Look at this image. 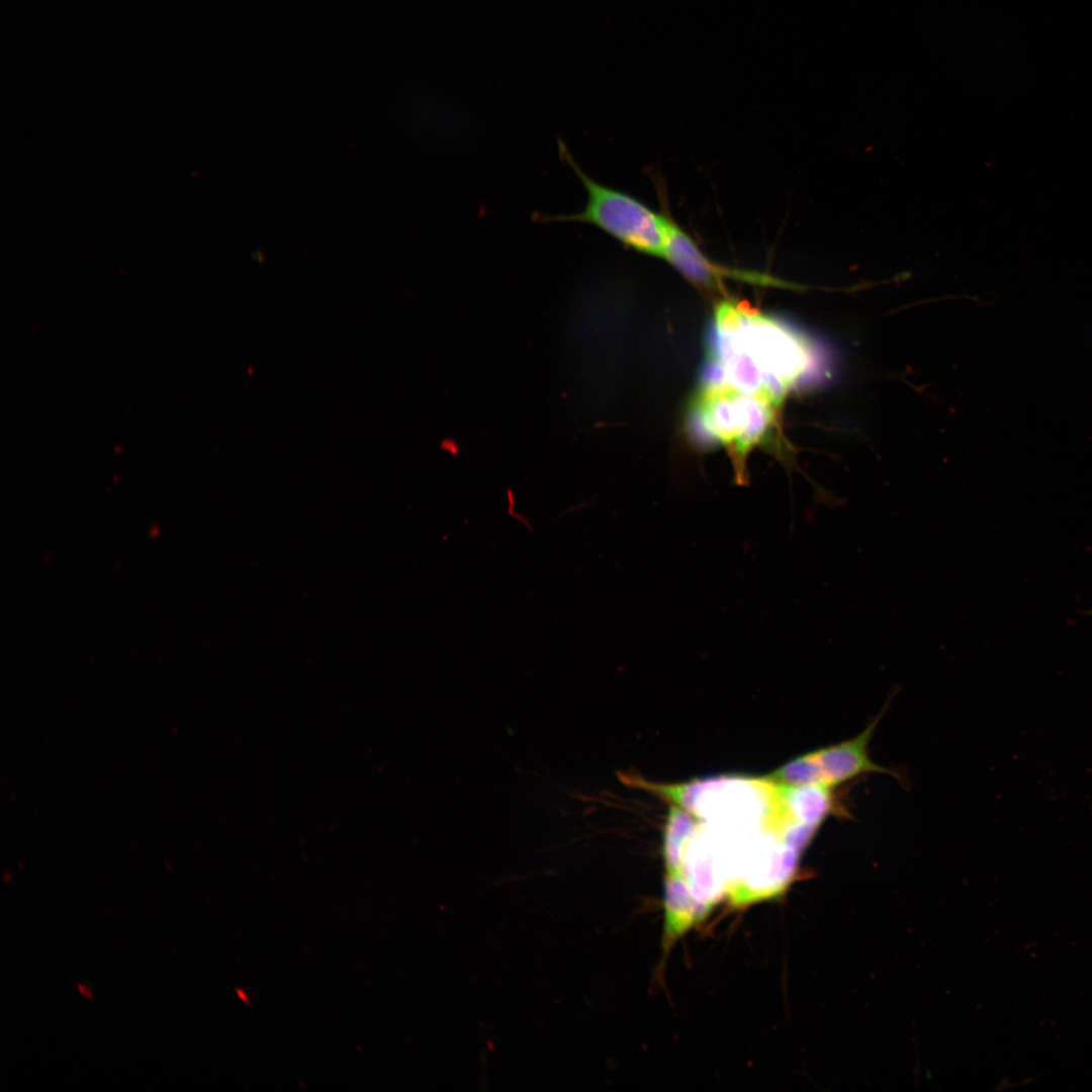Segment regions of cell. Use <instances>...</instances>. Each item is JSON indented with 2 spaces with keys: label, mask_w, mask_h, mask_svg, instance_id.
<instances>
[{
  "label": "cell",
  "mask_w": 1092,
  "mask_h": 1092,
  "mask_svg": "<svg viewBox=\"0 0 1092 1092\" xmlns=\"http://www.w3.org/2000/svg\"><path fill=\"white\" fill-rule=\"evenodd\" d=\"M558 153L575 173L586 192L584 207L574 213L541 217L548 222L587 223L634 251L663 258L666 215L657 213L633 196L604 185L576 163L565 143L558 139Z\"/></svg>",
  "instance_id": "277c9868"
},
{
  "label": "cell",
  "mask_w": 1092,
  "mask_h": 1092,
  "mask_svg": "<svg viewBox=\"0 0 1092 1092\" xmlns=\"http://www.w3.org/2000/svg\"><path fill=\"white\" fill-rule=\"evenodd\" d=\"M768 779L779 785L788 787L826 785L814 752L788 762L772 772Z\"/></svg>",
  "instance_id": "30bf717a"
},
{
  "label": "cell",
  "mask_w": 1092,
  "mask_h": 1092,
  "mask_svg": "<svg viewBox=\"0 0 1092 1092\" xmlns=\"http://www.w3.org/2000/svg\"><path fill=\"white\" fill-rule=\"evenodd\" d=\"M629 783L671 801L725 835L777 828L783 820L779 786L768 778L717 777L663 785L629 777Z\"/></svg>",
  "instance_id": "7a4b0ae2"
},
{
  "label": "cell",
  "mask_w": 1092,
  "mask_h": 1092,
  "mask_svg": "<svg viewBox=\"0 0 1092 1092\" xmlns=\"http://www.w3.org/2000/svg\"><path fill=\"white\" fill-rule=\"evenodd\" d=\"M801 852L766 827L738 836L732 846L727 895L745 904L782 892L792 881Z\"/></svg>",
  "instance_id": "5b68a950"
},
{
  "label": "cell",
  "mask_w": 1092,
  "mask_h": 1092,
  "mask_svg": "<svg viewBox=\"0 0 1092 1092\" xmlns=\"http://www.w3.org/2000/svg\"><path fill=\"white\" fill-rule=\"evenodd\" d=\"M695 819L691 813L676 805L672 804L669 808L663 834V855L667 874L678 871L685 846L699 824Z\"/></svg>",
  "instance_id": "9c48e42d"
},
{
  "label": "cell",
  "mask_w": 1092,
  "mask_h": 1092,
  "mask_svg": "<svg viewBox=\"0 0 1092 1092\" xmlns=\"http://www.w3.org/2000/svg\"><path fill=\"white\" fill-rule=\"evenodd\" d=\"M77 986H78V989H79L81 995L86 996V997L91 999V993L85 986L80 985V984H78Z\"/></svg>",
  "instance_id": "8fae6325"
},
{
  "label": "cell",
  "mask_w": 1092,
  "mask_h": 1092,
  "mask_svg": "<svg viewBox=\"0 0 1092 1092\" xmlns=\"http://www.w3.org/2000/svg\"><path fill=\"white\" fill-rule=\"evenodd\" d=\"M878 721L875 719L851 739L814 751L826 785L834 787L869 772L892 774L869 756V743Z\"/></svg>",
  "instance_id": "52a82bcc"
},
{
  "label": "cell",
  "mask_w": 1092,
  "mask_h": 1092,
  "mask_svg": "<svg viewBox=\"0 0 1092 1092\" xmlns=\"http://www.w3.org/2000/svg\"><path fill=\"white\" fill-rule=\"evenodd\" d=\"M780 801L785 821H794L818 828L836 811L832 788L823 784L788 787L779 785Z\"/></svg>",
  "instance_id": "ba28073f"
},
{
  "label": "cell",
  "mask_w": 1092,
  "mask_h": 1092,
  "mask_svg": "<svg viewBox=\"0 0 1092 1092\" xmlns=\"http://www.w3.org/2000/svg\"><path fill=\"white\" fill-rule=\"evenodd\" d=\"M665 232L663 259L691 283L707 291H723L727 280L796 290L803 288L801 285L766 273L723 266L714 262L678 224L667 216Z\"/></svg>",
  "instance_id": "8992f818"
},
{
  "label": "cell",
  "mask_w": 1092,
  "mask_h": 1092,
  "mask_svg": "<svg viewBox=\"0 0 1092 1092\" xmlns=\"http://www.w3.org/2000/svg\"><path fill=\"white\" fill-rule=\"evenodd\" d=\"M1083 614H1085L1086 616H1090V617H1092V608H1090V609H1088V610L1084 611V612H1083Z\"/></svg>",
  "instance_id": "7c38bea8"
},
{
  "label": "cell",
  "mask_w": 1092,
  "mask_h": 1092,
  "mask_svg": "<svg viewBox=\"0 0 1092 1092\" xmlns=\"http://www.w3.org/2000/svg\"><path fill=\"white\" fill-rule=\"evenodd\" d=\"M707 348L732 354L762 381V394L779 406L817 369V353L803 333L744 303L723 299L715 308Z\"/></svg>",
  "instance_id": "6da1fadb"
},
{
  "label": "cell",
  "mask_w": 1092,
  "mask_h": 1092,
  "mask_svg": "<svg viewBox=\"0 0 1092 1092\" xmlns=\"http://www.w3.org/2000/svg\"><path fill=\"white\" fill-rule=\"evenodd\" d=\"M780 407L765 396L727 383L701 384L690 402L688 428L699 444L723 446L732 461L735 483L747 485V457L755 447L777 439Z\"/></svg>",
  "instance_id": "3957f363"
}]
</instances>
